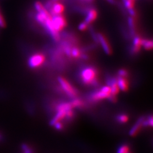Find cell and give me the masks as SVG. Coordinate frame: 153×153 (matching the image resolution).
<instances>
[{
  "instance_id": "obj_1",
  "label": "cell",
  "mask_w": 153,
  "mask_h": 153,
  "mask_svg": "<svg viewBox=\"0 0 153 153\" xmlns=\"http://www.w3.org/2000/svg\"><path fill=\"white\" fill-rule=\"evenodd\" d=\"M97 71L92 67H87L82 70L81 74L82 81L85 84H95L97 83Z\"/></svg>"
},
{
  "instance_id": "obj_2",
  "label": "cell",
  "mask_w": 153,
  "mask_h": 153,
  "mask_svg": "<svg viewBox=\"0 0 153 153\" xmlns=\"http://www.w3.org/2000/svg\"><path fill=\"white\" fill-rule=\"evenodd\" d=\"M58 81L60 83L61 86L63 90L66 93V94L69 97L71 98H74L76 97L77 95L76 90L71 86L69 82L61 76H59L58 78Z\"/></svg>"
},
{
  "instance_id": "obj_3",
  "label": "cell",
  "mask_w": 153,
  "mask_h": 153,
  "mask_svg": "<svg viewBox=\"0 0 153 153\" xmlns=\"http://www.w3.org/2000/svg\"><path fill=\"white\" fill-rule=\"evenodd\" d=\"M111 96V88L109 85H107L103 86L98 91L94 93L91 98L94 101H97L104 99L109 98Z\"/></svg>"
},
{
  "instance_id": "obj_4",
  "label": "cell",
  "mask_w": 153,
  "mask_h": 153,
  "mask_svg": "<svg viewBox=\"0 0 153 153\" xmlns=\"http://www.w3.org/2000/svg\"><path fill=\"white\" fill-rule=\"evenodd\" d=\"M53 27L57 32L61 31L66 26L65 19L62 15H56L52 17Z\"/></svg>"
},
{
  "instance_id": "obj_5",
  "label": "cell",
  "mask_w": 153,
  "mask_h": 153,
  "mask_svg": "<svg viewBox=\"0 0 153 153\" xmlns=\"http://www.w3.org/2000/svg\"><path fill=\"white\" fill-rule=\"evenodd\" d=\"M45 61V57L40 53H36L31 56L28 60V65L31 68H38Z\"/></svg>"
},
{
  "instance_id": "obj_6",
  "label": "cell",
  "mask_w": 153,
  "mask_h": 153,
  "mask_svg": "<svg viewBox=\"0 0 153 153\" xmlns=\"http://www.w3.org/2000/svg\"><path fill=\"white\" fill-rule=\"evenodd\" d=\"M144 120H145V117H141L137 120L136 124L133 126L131 130L129 131V134L131 136V137L136 136L140 132L143 126V122Z\"/></svg>"
},
{
  "instance_id": "obj_7",
  "label": "cell",
  "mask_w": 153,
  "mask_h": 153,
  "mask_svg": "<svg viewBox=\"0 0 153 153\" xmlns=\"http://www.w3.org/2000/svg\"><path fill=\"white\" fill-rule=\"evenodd\" d=\"M98 39L104 52L108 55L111 54L112 50H111V46L104 36L101 33H99L98 35Z\"/></svg>"
},
{
  "instance_id": "obj_8",
  "label": "cell",
  "mask_w": 153,
  "mask_h": 153,
  "mask_svg": "<svg viewBox=\"0 0 153 153\" xmlns=\"http://www.w3.org/2000/svg\"><path fill=\"white\" fill-rule=\"evenodd\" d=\"M64 10L65 6L62 4L60 2H56L53 4L51 8V13L53 16L62 15Z\"/></svg>"
},
{
  "instance_id": "obj_9",
  "label": "cell",
  "mask_w": 153,
  "mask_h": 153,
  "mask_svg": "<svg viewBox=\"0 0 153 153\" xmlns=\"http://www.w3.org/2000/svg\"><path fill=\"white\" fill-rule=\"evenodd\" d=\"M57 114H56L53 118L50 121V125L53 126V125L57 122H60L62 120L65 119L66 117V111L64 110L57 111Z\"/></svg>"
},
{
  "instance_id": "obj_10",
  "label": "cell",
  "mask_w": 153,
  "mask_h": 153,
  "mask_svg": "<svg viewBox=\"0 0 153 153\" xmlns=\"http://www.w3.org/2000/svg\"><path fill=\"white\" fill-rule=\"evenodd\" d=\"M108 85L111 88V95L112 97L116 96L119 92V88L117 85V79L115 78H112L111 80L108 81Z\"/></svg>"
},
{
  "instance_id": "obj_11",
  "label": "cell",
  "mask_w": 153,
  "mask_h": 153,
  "mask_svg": "<svg viewBox=\"0 0 153 153\" xmlns=\"http://www.w3.org/2000/svg\"><path fill=\"white\" fill-rule=\"evenodd\" d=\"M97 16H98V13L95 9H90L88 11L85 22L88 24H90L94 22L97 19Z\"/></svg>"
},
{
  "instance_id": "obj_12",
  "label": "cell",
  "mask_w": 153,
  "mask_h": 153,
  "mask_svg": "<svg viewBox=\"0 0 153 153\" xmlns=\"http://www.w3.org/2000/svg\"><path fill=\"white\" fill-rule=\"evenodd\" d=\"M117 83L119 89L123 91H126L128 90V83L124 77L119 76V78L117 79Z\"/></svg>"
},
{
  "instance_id": "obj_13",
  "label": "cell",
  "mask_w": 153,
  "mask_h": 153,
  "mask_svg": "<svg viewBox=\"0 0 153 153\" xmlns=\"http://www.w3.org/2000/svg\"><path fill=\"white\" fill-rule=\"evenodd\" d=\"M142 39L140 37L136 36L134 38L133 40V51L134 53L138 52L142 46Z\"/></svg>"
},
{
  "instance_id": "obj_14",
  "label": "cell",
  "mask_w": 153,
  "mask_h": 153,
  "mask_svg": "<svg viewBox=\"0 0 153 153\" xmlns=\"http://www.w3.org/2000/svg\"><path fill=\"white\" fill-rule=\"evenodd\" d=\"M131 148L127 143H123L117 148V153H128L130 152Z\"/></svg>"
},
{
  "instance_id": "obj_15",
  "label": "cell",
  "mask_w": 153,
  "mask_h": 153,
  "mask_svg": "<svg viewBox=\"0 0 153 153\" xmlns=\"http://www.w3.org/2000/svg\"><path fill=\"white\" fill-rule=\"evenodd\" d=\"M72 107H71V104L70 103H62L61 104H59L57 106V108L56 109L57 111H59V110H64V111H67L69 109H72Z\"/></svg>"
},
{
  "instance_id": "obj_16",
  "label": "cell",
  "mask_w": 153,
  "mask_h": 153,
  "mask_svg": "<svg viewBox=\"0 0 153 153\" xmlns=\"http://www.w3.org/2000/svg\"><path fill=\"white\" fill-rule=\"evenodd\" d=\"M21 148L23 153H35L33 149L27 143H23Z\"/></svg>"
},
{
  "instance_id": "obj_17",
  "label": "cell",
  "mask_w": 153,
  "mask_h": 153,
  "mask_svg": "<svg viewBox=\"0 0 153 153\" xmlns=\"http://www.w3.org/2000/svg\"><path fill=\"white\" fill-rule=\"evenodd\" d=\"M142 46L147 50H150L153 48V42L152 40H142Z\"/></svg>"
},
{
  "instance_id": "obj_18",
  "label": "cell",
  "mask_w": 153,
  "mask_h": 153,
  "mask_svg": "<svg viewBox=\"0 0 153 153\" xmlns=\"http://www.w3.org/2000/svg\"><path fill=\"white\" fill-rule=\"evenodd\" d=\"M123 2L128 10L134 9L135 0H123Z\"/></svg>"
},
{
  "instance_id": "obj_19",
  "label": "cell",
  "mask_w": 153,
  "mask_h": 153,
  "mask_svg": "<svg viewBox=\"0 0 153 153\" xmlns=\"http://www.w3.org/2000/svg\"><path fill=\"white\" fill-rule=\"evenodd\" d=\"M117 120L118 121V122L120 123L125 124L129 120V117L125 114L119 115L117 117Z\"/></svg>"
},
{
  "instance_id": "obj_20",
  "label": "cell",
  "mask_w": 153,
  "mask_h": 153,
  "mask_svg": "<svg viewBox=\"0 0 153 153\" xmlns=\"http://www.w3.org/2000/svg\"><path fill=\"white\" fill-rule=\"evenodd\" d=\"M70 103L71 104L72 108L81 107L83 106V103L82 101L81 100H79V99H78L73 100Z\"/></svg>"
},
{
  "instance_id": "obj_21",
  "label": "cell",
  "mask_w": 153,
  "mask_h": 153,
  "mask_svg": "<svg viewBox=\"0 0 153 153\" xmlns=\"http://www.w3.org/2000/svg\"><path fill=\"white\" fill-rule=\"evenodd\" d=\"M71 56L73 57L78 58L81 56V52L79 49L77 48H73L71 49Z\"/></svg>"
},
{
  "instance_id": "obj_22",
  "label": "cell",
  "mask_w": 153,
  "mask_h": 153,
  "mask_svg": "<svg viewBox=\"0 0 153 153\" xmlns=\"http://www.w3.org/2000/svg\"><path fill=\"white\" fill-rule=\"evenodd\" d=\"M128 24L130 29L131 30V32L133 34L134 33V21L132 17H131L128 19Z\"/></svg>"
},
{
  "instance_id": "obj_23",
  "label": "cell",
  "mask_w": 153,
  "mask_h": 153,
  "mask_svg": "<svg viewBox=\"0 0 153 153\" xmlns=\"http://www.w3.org/2000/svg\"><path fill=\"white\" fill-rule=\"evenodd\" d=\"M34 6H35V9L38 12L42 11L43 9H44L45 8V7L43 6V5L40 2H39V1H37L35 3Z\"/></svg>"
},
{
  "instance_id": "obj_24",
  "label": "cell",
  "mask_w": 153,
  "mask_h": 153,
  "mask_svg": "<svg viewBox=\"0 0 153 153\" xmlns=\"http://www.w3.org/2000/svg\"><path fill=\"white\" fill-rule=\"evenodd\" d=\"M53 126H55V128L58 131H61L64 128V125L61 123V122H57Z\"/></svg>"
},
{
  "instance_id": "obj_25",
  "label": "cell",
  "mask_w": 153,
  "mask_h": 153,
  "mask_svg": "<svg viewBox=\"0 0 153 153\" xmlns=\"http://www.w3.org/2000/svg\"><path fill=\"white\" fill-rule=\"evenodd\" d=\"M88 23H86V22H82L79 26V29L81 31H84L88 28Z\"/></svg>"
},
{
  "instance_id": "obj_26",
  "label": "cell",
  "mask_w": 153,
  "mask_h": 153,
  "mask_svg": "<svg viewBox=\"0 0 153 153\" xmlns=\"http://www.w3.org/2000/svg\"><path fill=\"white\" fill-rule=\"evenodd\" d=\"M6 26V23L3 16L0 14V27H5Z\"/></svg>"
},
{
  "instance_id": "obj_27",
  "label": "cell",
  "mask_w": 153,
  "mask_h": 153,
  "mask_svg": "<svg viewBox=\"0 0 153 153\" xmlns=\"http://www.w3.org/2000/svg\"><path fill=\"white\" fill-rule=\"evenodd\" d=\"M127 74H128V73L126 70L121 69L119 71V76H121V77H125L127 76Z\"/></svg>"
},
{
  "instance_id": "obj_28",
  "label": "cell",
  "mask_w": 153,
  "mask_h": 153,
  "mask_svg": "<svg viewBox=\"0 0 153 153\" xmlns=\"http://www.w3.org/2000/svg\"><path fill=\"white\" fill-rule=\"evenodd\" d=\"M71 48L70 47L66 46L65 48V52L66 55L69 56H71Z\"/></svg>"
},
{
  "instance_id": "obj_29",
  "label": "cell",
  "mask_w": 153,
  "mask_h": 153,
  "mask_svg": "<svg viewBox=\"0 0 153 153\" xmlns=\"http://www.w3.org/2000/svg\"><path fill=\"white\" fill-rule=\"evenodd\" d=\"M153 117L151 116H150L149 118H148V124H149V126H153Z\"/></svg>"
},
{
  "instance_id": "obj_30",
  "label": "cell",
  "mask_w": 153,
  "mask_h": 153,
  "mask_svg": "<svg viewBox=\"0 0 153 153\" xmlns=\"http://www.w3.org/2000/svg\"><path fill=\"white\" fill-rule=\"evenodd\" d=\"M129 14H131V16H134L136 15V12L135 10H134V9H129V10H128Z\"/></svg>"
},
{
  "instance_id": "obj_31",
  "label": "cell",
  "mask_w": 153,
  "mask_h": 153,
  "mask_svg": "<svg viewBox=\"0 0 153 153\" xmlns=\"http://www.w3.org/2000/svg\"><path fill=\"white\" fill-rule=\"evenodd\" d=\"M107 1H108L109 2L111 3V4L114 3V0H107Z\"/></svg>"
},
{
  "instance_id": "obj_32",
  "label": "cell",
  "mask_w": 153,
  "mask_h": 153,
  "mask_svg": "<svg viewBox=\"0 0 153 153\" xmlns=\"http://www.w3.org/2000/svg\"><path fill=\"white\" fill-rule=\"evenodd\" d=\"M84 1H94V0H84Z\"/></svg>"
},
{
  "instance_id": "obj_33",
  "label": "cell",
  "mask_w": 153,
  "mask_h": 153,
  "mask_svg": "<svg viewBox=\"0 0 153 153\" xmlns=\"http://www.w3.org/2000/svg\"><path fill=\"white\" fill-rule=\"evenodd\" d=\"M2 139V136L0 135V140Z\"/></svg>"
},
{
  "instance_id": "obj_34",
  "label": "cell",
  "mask_w": 153,
  "mask_h": 153,
  "mask_svg": "<svg viewBox=\"0 0 153 153\" xmlns=\"http://www.w3.org/2000/svg\"><path fill=\"white\" fill-rule=\"evenodd\" d=\"M55 1H57V0H55Z\"/></svg>"
}]
</instances>
